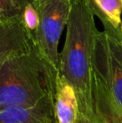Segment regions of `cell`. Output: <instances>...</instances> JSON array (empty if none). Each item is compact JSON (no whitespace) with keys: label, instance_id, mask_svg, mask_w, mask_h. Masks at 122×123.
<instances>
[{"label":"cell","instance_id":"cell-12","mask_svg":"<svg viewBox=\"0 0 122 123\" xmlns=\"http://www.w3.org/2000/svg\"><path fill=\"white\" fill-rule=\"evenodd\" d=\"M75 123H91V122H90V121L86 118V117H84V116L80 115Z\"/></svg>","mask_w":122,"mask_h":123},{"label":"cell","instance_id":"cell-4","mask_svg":"<svg viewBox=\"0 0 122 123\" xmlns=\"http://www.w3.org/2000/svg\"><path fill=\"white\" fill-rule=\"evenodd\" d=\"M92 70L122 106V37L99 31L93 49Z\"/></svg>","mask_w":122,"mask_h":123},{"label":"cell","instance_id":"cell-9","mask_svg":"<svg viewBox=\"0 0 122 123\" xmlns=\"http://www.w3.org/2000/svg\"><path fill=\"white\" fill-rule=\"evenodd\" d=\"M96 3L110 19L113 25L117 29L121 30V14L122 13V0H96Z\"/></svg>","mask_w":122,"mask_h":123},{"label":"cell","instance_id":"cell-11","mask_svg":"<svg viewBox=\"0 0 122 123\" xmlns=\"http://www.w3.org/2000/svg\"><path fill=\"white\" fill-rule=\"evenodd\" d=\"M22 23L29 32L32 33L33 35L35 34L38 27H39V17L37 10L35 9L32 3H29L25 8Z\"/></svg>","mask_w":122,"mask_h":123},{"label":"cell","instance_id":"cell-1","mask_svg":"<svg viewBox=\"0 0 122 123\" xmlns=\"http://www.w3.org/2000/svg\"><path fill=\"white\" fill-rule=\"evenodd\" d=\"M59 76L22 21L0 23V109L56 99Z\"/></svg>","mask_w":122,"mask_h":123},{"label":"cell","instance_id":"cell-2","mask_svg":"<svg viewBox=\"0 0 122 123\" xmlns=\"http://www.w3.org/2000/svg\"><path fill=\"white\" fill-rule=\"evenodd\" d=\"M93 13L84 0H72L64 45L59 54V75L73 86L80 115L99 123L92 94V55L97 29Z\"/></svg>","mask_w":122,"mask_h":123},{"label":"cell","instance_id":"cell-10","mask_svg":"<svg viewBox=\"0 0 122 123\" xmlns=\"http://www.w3.org/2000/svg\"><path fill=\"white\" fill-rule=\"evenodd\" d=\"M84 1L88 5L89 8L91 9V11L94 14V16L98 17L99 18V20H100L103 26H104V29H105L104 30H106L107 32L110 33L112 34H115L116 36L122 37V31L120 30V29H117L113 25L110 19L108 18L107 15L102 11V9L97 4L96 0H84Z\"/></svg>","mask_w":122,"mask_h":123},{"label":"cell","instance_id":"cell-5","mask_svg":"<svg viewBox=\"0 0 122 123\" xmlns=\"http://www.w3.org/2000/svg\"><path fill=\"white\" fill-rule=\"evenodd\" d=\"M56 99L33 105H9L0 109V123H57Z\"/></svg>","mask_w":122,"mask_h":123},{"label":"cell","instance_id":"cell-8","mask_svg":"<svg viewBox=\"0 0 122 123\" xmlns=\"http://www.w3.org/2000/svg\"><path fill=\"white\" fill-rule=\"evenodd\" d=\"M34 0H0V23L23 20L25 8Z\"/></svg>","mask_w":122,"mask_h":123},{"label":"cell","instance_id":"cell-3","mask_svg":"<svg viewBox=\"0 0 122 123\" xmlns=\"http://www.w3.org/2000/svg\"><path fill=\"white\" fill-rule=\"evenodd\" d=\"M39 24L34 38L51 63L59 70L58 44L63 29L67 25L72 7V0H34Z\"/></svg>","mask_w":122,"mask_h":123},{"label":"cell","instance_id":"cell-13","mask_svg":"<svg viewBox=\"0 0 122 123\" xmlns=\"http://www.w3.org/2000/svg\"><path fill=\"white\" fill-rule=\"evenodd\" d=\"M121 31H122V21H121Z\"/></svg>","mask_w":122,"mask_h":123},{"label":"cell","instance_id":"cell-6","mask_svg":"<svg viewBox=\"0 0 122 123\" xmlns=\"http://www.w3.org/2000/svg\"><path fill=\"white\" fill-rule=\"evenodd\" d=\"M92 94L94 111L99 123H122V106L93 70Z\"/></svg>","mask_w":122,"mask_h":123},{"label":"cell","instance_id":"cell-7","mask_svg":"<svg viewBox=\"0 0 122 123\" xmlns=\"http://www.w3.org/2000/svg\"><path fill=\"white\" fill-rule=\"evenodd\" d=\"M55 111L57 123H75L80 116L78 100L73 86L59 76Z\"/></svg>","mask_w":122,"mask_h":123}]
</instances>
